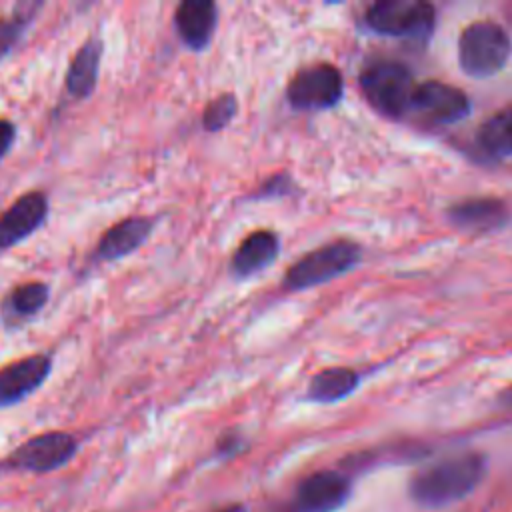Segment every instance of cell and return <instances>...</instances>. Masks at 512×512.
Returning a JSON list of instances; mask_svg holds the SVG:
<instances>
[{
  "label": "cell",
  "mask_w": 512,
  "mask_h": 512,
  "mask_svg": "<svg viewBox=\"0 0 512 512\" xmlns=\"http://www.w3.org/2000/svg\"><path fill=\"white\" fill-rule=\"evenodd\" d=\"M484 474V454L460 452L418 470L408 484V492L418 506L444 508L472 494Z\"/></svg>",
  "instance_id": "1"
},
{
  "label": "cell",
  "mask_w": 512,
  "mask_h": 512,
  "mask_svg": "<svg viewBox=\"0 0 512 512\" xmlns=\"http://www.w3.org/2000/svg\"><path fill=\"white\" fill-rule=\"evenodd\" d=\"M512 52L508 32L492 20L468 24L458 38V62L464 74L472 78H490L498 74Z\"/></svg>",
  "instance_id": "2"
},
{
  "label": "cell",
  "mask_w": 512,
  "mask_h": 512,
  "mask_svg": "<svg viewBox=\"0 0 512 512\" xmlns=\"http://www.w3.org/2000/svg\"><path fill=\"white\" fill-rule=\"evenodd\" d=\"M358 82L366 100L378 112L392 118L410 112L416 82L404 64L392 60L372 62L360 72Z\"/></svg>",
  "instance_id": "3"
},
{
  "label": "cell",
  "mask_w": 512,
  "mask_h": 512,
  "mask_svg": "<svg viewBox=\"0 0 512 512\" xmlns=\"http://www.w3.org/2000/svg\"><path fill=\"white\" fill-rule=\"evenodd\" d=\"M358 262L360 246L350 240H336L304 254L298 262H294L284 276V286L288 290L320 286L346 274Z\"/></svg>",
  "instance_id": "4"
},
{
  "label": "cell",
  "mask_w": 512,
  "mask_h": 512,
  "mask_svg": "<svg viewBox=\"0 0 512 512\" xmlns=\"http://www.w3.org/2000/svg\"><path fill=\"white\" fill-rule=\"evenodd\" d=\"M434 20V6L424 0H382L364 14L372 32L394 38H424L432 32Z\"/></svg>",
  "instance_id": "5"
},
{
  "label": "cell",
  "mask_w": 512,
  "mask_h": 512,
  "mask_svg": "<svg viewBox=\"0 0 512 512\" xmlns=\"http://www.w3.org/2000/svg\"><path fill=\"white\" fill-rule=\"evenodd\" d=\"M78 452V440L62 430L36 434L16 446L4 460L6 468L26 472H52L68 464Z\"/></svg>",
  "instance_id": "6"
},
{
  "label": "cell",
  "mask_w": 512,
  "mask_h": 512,
  "mask_svg": "<svg viewBox=\"0 0 512 512\" xmlns=\"http://www.w3.org/2000/svg\"><path fill=\"white\" fill-rule=\"evenodd\" d=\"M344 80L336 66L320 62L298 70L286 88V98L296 110H326L340 102Z\"/></svg>",
  "instance_id": "7"
},
{
  "label": "cell",
  "mask_w": 512,
  "mask_h": 512,
  "mask_svg": "<svg viewBox=\"0 0 512 512\" xmlns=\"http://www.w3.org/2000/svg\"><path fill=\"white\" fill-rule=\"evenodd\" d=\"M352 484L344 472H312L296 486L280 512H336L350 496Z\"/></svg>",
  "instance_id": "8"
},
{
  "label": "cell",
  "mask_w": 512,
  "mask_h": 512,
  "mask_svg": "<svg viewBox=\"0 0 512 512\" xmlns=\"http://www.w3.org/2000/svg\"><path fill=\"white\" fill-rule=\"evenodd\" d=\"M410 112L432 124H454L468 116L470 100L452 84L428 80L424 84H416Z\"/></svg>",
  "instance_id": "9"
},
{
  "label": "cell",
  "mask_w": 512,
  "mask_h": 512,
  "mask_svg": "<svg viewBox=\"0 0 512 512\" xmlns=\"http://www.w3.org/2000/svg\"><path fill=\"white\" fill-rule=\"evenodd\" d=\"M48 354L24 356L0 370V408L12 406L32 394L50 374Z\"/></svg>",
  "instance_id": "10"
},
{
  "label": "cell",
  "mask_w": 512,
  "mask_h": 512,
  "mask_svg": "<svg viewBox=\"0 0 512 512\" xmlns=\"http://www.w3.org/2000/svg\"><path fill=\"white\" fill-rule=\"evenodd\" d=\"M48 216V200L42 192L22 194L0 216V248H10L36 232Z\"/></svg>",
  "instance_id": "11"
},
{
  "label": "cell",
  "mask_w": 512,
  "mask_h": 512,
  "mask_svg": "<svg viewBox=\"0 0 512 512\" xmlns=\"http://www.w3.org/2000/svg\"><path fill=\"white\" fill-rule=\"evenodd\" d=\"M218 12L210 0H186L174 12V26L190 50H204L216 30Z\"/></svg>",
  "instance_id": "12"
},
{
  "label": "cell",
  "mask_w": 512,
  "mask_h": 512,
  "mask_svg": "<svg viewBox=\"0 0 512 512\" xmlns=\"http://www.w3.org/2000/svg\"><path fill=\"white\" fill-rule=\"evenodd\" d=\"M508 206L500 198L476 196L466 198L448 208V220L472 232H490L502 228L508 222Z\"/></svg>",
  "instance_id": "13"
},
{
  "label": "cell",
  "mask_w": 512,
  "mask_h": 512,
  "mask_svg": "<svg viewBox=\"0 0 512 512\" xmlns=\"http://www.w3.org/2000/svg\"><path fill=\"white\" fill-rule=\"evenodd\" d=\"M154 222L146 216H130L110 226L98 244L102 260H118L138 250L150 236Z\"/></svg>",
  "instance_id": "14"
},
{
  "label": "cell",
  "mask_w": 512,
  "mask_h": 512,
  "mask_svg": "<svg viewBox=\"0 0 512 512\" xmlns=\"http://www.w3.org/2000/svg\"><path fill=\"white\" fill-rule=\"evenodd\" d=\"M280 242L270 230H256L248 234L232 256V270L236 276H252L276 260Z\"/></svg>",
  "instance_id": "15"
},
{
  "label": "cell",
  "mask_w": 512,
  "mask_h": 512,
  "mask_svg": "<svg viewBox=\"0 0 512 512\" xmlns=\"http://www.w3.org/2000/svg\"><path fill=\"white\" fill-rule=\"evenodd\" d=\"M100 60H102V40L98 36H92L78 48V52L70 60V66L66 72V88L72 96L86 98L92 94L98 80Z\"/></svg>",
  "instance_id": "16"
},
{
  "label": "cell",
  "mask_w": 512,
  "mask_h": 512,
  "mask_svg": "<svg viewBox=\"0 0 512 512\" xmlns=\"http://www.w3.org/2000/svg\"><path fill=\"white\" fill-rule=\"evenodd\" d=\"M358 384H360V374L356 370L344 368V366H332L312 376L306 396L312 402L330 404L350 396L358 388Z\"/></svg>",
  "instance_id": "17"
},
{
  "label": "cell",
  "mask_w": 512,
  "mask_h": 512,
  "mask_svg": "<svg viewBox=\"0 0 512 512\" xmlns=\"http://www.w3.org/2000/svg\"><path fill=\"white\" fill-rule=\"evenodd\" d=\"M476 144L490 158L502 160L512 156V106L500 108L480 124Z\"/></svg>",
  "instance_id": "18"
},
{
  "label": "cell",
  "mask_w": 512,
  "mask_h": 512,
  "mask_svg": "<svg viewBox=\"0 0 512 512\" xmlns=\"http://www.w3.org/2000/svg\"><path fill=\"white\" fill-rule=\"evenodd\" d=\"M48 294H50V290L44 282L20 284L6 298V310L14 318H30L44 308Z\"/></svg>",
  "instance_id": "19"
},
{
  "label": "cell",
  "mask_w": 512,
  "mask_h": 512,
  "mask_svg": "<svg viewBox=\"0 0 512 512\" xmlns=\"http://www.w3.org/2000/svg\"><path fill=\"white\" fill-rule=\"evenodd\" d=\"M238 110V102L234 94H220L218 98H214L212 102H208V106L204 108L202 114V126L208 132H218L224 126L230 124V120L236 116Z\"/></svg>",
  "instance_id": "20"
},
{
  "label": "cell",
  "mask_w": 512,
  "mask_h": 512,
  "mask_svg": "<svg viewBox=\"0 0 512 512\" xmlns=\"http://www.w3.org/2000/svg\"><path fill=\"white\" fill-rule=\"evenodd\" d=\"M42 4L34 6L30 12L22 14L20 6L14 10V14L10 18L0 20V58H4L8 54V50L14 46V42L20 38L22 30L28 26V22L32 20L34 12L40 8Z\"/></svg>",
  "instance_id": "21"
},
{
  "label": "cell",
  "mask_w": 512,
  "mask_h": 512,
  "mask_svg": "<svg viewBox=\"0 0 512 512\" xmlns=\"http://www.w3.org/2000/svg\"><path fill=\"white\" fill-rule=\"evenodd\" d=\"M242 446H244L242 436H238L236 432H228V434H224V436L218 440L216 452H218V456H222V458H230V456L238 454V452L242 450Z\"/></svg>",
  "instance_id": "22"
},
{
  "label": "cell",
  "mask_w": 512,
  "mask_h": 512,
  "mask_svg": "<svg viewBox=\"0 0 512 512\" xmlns=\"http://www.w3.org/2000/svg\"><path fill=\"white\" fill-rule=\"evenodd\" d=\"M14 138H16V126L10 120L0 118V160L10 152Z\"/></svg>",
  "instance_id": "23"
},
{
  "label": "cell",
  "mask_w": 512,
  "mask_h": 512,
  "mask_svg": "<svg viewBox=\"0 0 512 512\" xmlns=\"http://www.w3.org/2000/svg\"><path fill=\"white\" fill-rule=\"evenodd\" d=\"M214 512H246V508L242 504H230V506H224V508L214 510Z\"/></svg>",
  "instance_id": "24"
},
{
  "label": "cell",
  "mask_w": 512,
  "mask_h": 512,
  "mask_svg": "<svg viewBox=\"0 0 512 512\" xmlns=\"http://www.w3.org/2000/svg\"><path fill=\"white\" fill-rule=\"evenodd\" d=\"M502 402H504V404H508V406H512V386H510L508 390H504V394H502Z\"/></svg>",
  "instance_id": "25"
}]
</instances>
